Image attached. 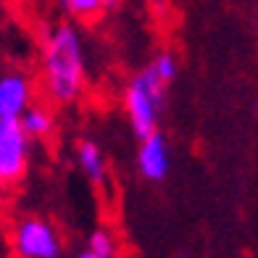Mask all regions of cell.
Here are the masks:
<instances>
[{
	"label": "cell",
	"instance_id": "5bb4252c",
	"mask_svg": "<svg viewBox=\"0 0 258 258\" xmlns=\"http://www.w3.org/2000/svg\"><path fill=\"white\" fill-rule=\"evenodd\" d=\"M79 258H98V255H92L90 250H85V253H79Z\"/></svg>",
	"mask_w": 258,
	"mask_h": 258
},
{
	"label": "cell",
	"instance_id": "3957f363",
	"mask_svg": "<svg viewBox=\"0 0 258 258\" xmlns=\"http://www.w3.org/2000/svg\"><path fill=\"white\" fill-rule=\"evenodd\" d=\"M11 248L16 258H58L63 250V240L48 219L21 216L11 227Z\"/></svg>",
	"mask_w": 258,
	"mask_h": 258
},
{
	"label": "cell",
	"instance_id": "9c48e42d",
	"mask_svg": "<svg viewBox=\"0 0 258 258\" xmlns=\"http://www.w3.org/2000/svg\"><path fill=\"white\" fill-rule=\"evenodd\" d=\"M87 250L92 255H98V258H119V240H116V234L111 229H95L90 234V240H87Z\"/></svg>",
	"mask_w": 258,
	"mask_h": 258
},
{
	"label": "cell",
	"instance_id": "30bf717a",
	"mask_svg": "<svg viewBox=\"0 0 258 258\" xmlns=\"http://www.w3.org/2000/svg\"><path fill=\"white\" fill-rule=\"evenodd\" d=\"M61 8L77 21H95L105 11L103 0H58Z\"/></svg>",
	"mask_w": 258,
	"mask_h": 258
},
{
	"label": "cell",
	"instance_id": "6da1fadb",
	"mask_svg": "<svg viewBox=\"0 0 258 258\" xmlns=\"http://www.w3.org/2000/svg\"><path fill=\"white\" fill-rule=\"evenodd\" d=\"M85 48L82 34L74 24L58 21L42 32L40 40V74L37 90L45 103L50 105H72L85 92Z\"/></svg>",
	"mask_w": 258,
	"mask_h": 258
},
{
	"label": "cell",
	"instance_id": "7a4b0ae2",
	"mask_svg": "<svg viewBox=\"0 0 258 258\" xmlns=\"http://www.w3.org/2000/svg\"><path fill=\"white\" fill-rule=\"evenodd\" d=\"M163 98H166V85L150 72V66L143 69L137 77H132L124 85L121 105L129 119V126L135 129V135L140 140L156 132L158 116L163 108Z\"/></svg>",
	"mask_w": 258,
	"mask_h": 258
},
{
	"label": "cell",
	"instance_id": "7c38bea8",
	"mask_svg": "<svg viewBox=\"0 0 258 258\" xmlns=\"http://www.w3.org/2000/svg\"><path fill=\"white\" fill-rule=\"evenodd\" d=\"M6 195H8V184H6L3 179H0V208L6 206Z\"/></svg>",
	"mask_w": 258,
	"mask_h": 258
},
{
	"label": "cell",
	"instance_id": "277c9868",
	"mask_svg": "<svg viewBox=\"0 0 258 258\" xmlns=\"http://www.w3.org/2000/svg\"><path fill=\"white\" fill-rule=\"evenodd\" d=\"M32 137L24 132L19 119L0 121V179L8 187L19 184L29 171Z\"/></svg>",
	"mask_w": 258,
	"mask_h": 258
},
{
	"label": "cell",
	"instance_id": "5b68a950",
	"mask_svg": "<svg viewBox=\"0 0 258 258\" xmlns=\"http://www.w3.org/2000/svg\"><path fill=\"white\" fill-rule=\"evenodd\" d=\"M37 95V85L27 72H6L0 77V121L19 119Z\"/></svg>",
	"mask_w": 258,
	"mask_h": 258
},
{
	"label": "cell",
	"instance_id": "4fadbf2b",
	"mask_svg": "<svg viewBox=\"0 0 258 258\" xmlns=\"http://www.w3.org/2000/svg\"><path fill=\"white\" fill-rule=\"evenodd\" d=\"M103 6H105V11H111V8H119L121 0H103Z\"/></svg>",
	"mask_w": 258,
	"mask_h": 258
},
{
	"label": "cell",
	"instance_id": "ba28073f",
	"mask_svg": "<svg viewBox=\"0 0 258 258\" xmlns=\"http://www.w3.org/2000/svg\"><path fill=\"white\" fill-rule=\"evenodd\" d=\"M24 132L32 137V140H50L53 132H55V113H53V105L50 103H37L34 100L29 108L19 116Z\"/></svg>",
	"mask_w": 258,
	"mask_h": 258
},
{
	"label": "cell",
	"instance_id": "52a82bcc",
	"mask_svg": "<svg viewBox=\"0 0 258 258\" xmlns=\"http://www.w3.org/2000/svg\"><path fill=\"white\" fill-rule=\"evenodd\" d=\"M77 166L92 184H105V179H108V161H105L100 145L92 140L77 143Z\"/></svg>",
	"mask_w": 258,
	"mask_h": 258
},
{
	"label": "cell",
	"instance_id": "8992f818",
	"mask_svg": "<svg viewBox=\"0 0 258 258\" xmlns=\"http://www.w3.org/2000/svg\"><path fill=\"white\" fill-rule=\"evenodd\" d=\"M169 143L161 132H153L140 140L137 148V169L148 182H161L169 174Z\"/></svg>",
	"mask_w": 258,
	"mask_h": 258
},
{
	"label": "cell",
	"instance_id": "8fae6325",
	"mask_svg": "<svg viewBox=\"0 0 258 258\" xmlns=\"http://www.w3.org/2000/svg\"><path fill=\"white\" fill-rule=\"evenodd\" d=\"M150 72H153L163 85H171L174 79H177V58H174V53H169V50H163V53H158L156 58H153V63H150Z\"/></svg>",
	"mask_w": 258,
	"mask_h": 258
}]
</instances>
